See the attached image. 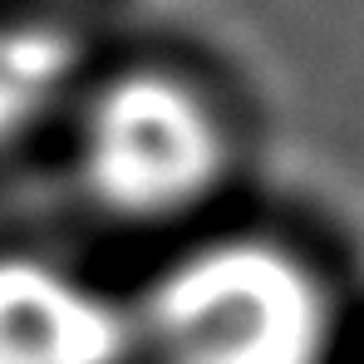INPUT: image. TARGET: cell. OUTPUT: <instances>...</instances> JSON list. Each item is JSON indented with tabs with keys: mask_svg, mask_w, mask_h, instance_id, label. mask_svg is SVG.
<instances>
[{
	"mask_svg": "<svg viewBox=\"0 0 364 364\" xmlns=\"http://www.w3.org/2000/svg\"><path fill=\"white\" fill-rule=\"evenodd\" d=\"M153 364H330L335 305L296 251L256 237L197 246L133 310Z\"/></svg>",
	"mask_w": 364,
	"mask_h": 364,
	"instance_id": "6da1fadb",
	"label": "cell"
},
{
	"mask_svg": "<svg viewBox=\"0 0 364 364\" xmlns=\"http://www.w3.org/2000/svg\"><path fill=\"white\" fill-rule=\"evenodd\" d=\"M133 310L45 256H0V364H123Z\"/></svg>",
	"mask_w": 364,
	"mask_h": 364,
	"instance_id": "3957f363",
	"label": "cell"
},
{
	"mask_svg": "<svg viewBox=\"0 0 364 364\" xmlns=\"http://www.w3.org/2000/svg\"><path fill=\"white\" fill-rule=\"evenodd\" d=\"M84 182L128 222H168L212 197L227 168V133L212 104L173 74H123L84 119Z\"/></svg>",
	"mask_w": 364,
	"mask_h": 364,
	"instance_id": "7a4b0ae2",
	"label": "cell"
},
{
	"mask_svg": "<svg viewBox=\"0 0 364 364\" xmlns=\"http://www.w3.org/2000/svg\"><path fill=\"white\" fill-rule=\"evenodd\" d=\"M74 74V40L35 25V20H0V148L30 133L60 104Z\"/></svg>",
	"mask_w": 364,
	"mask_h": 364,
	"instance_id": "277c9868",
	"label": "cell"
}]
</instances>
